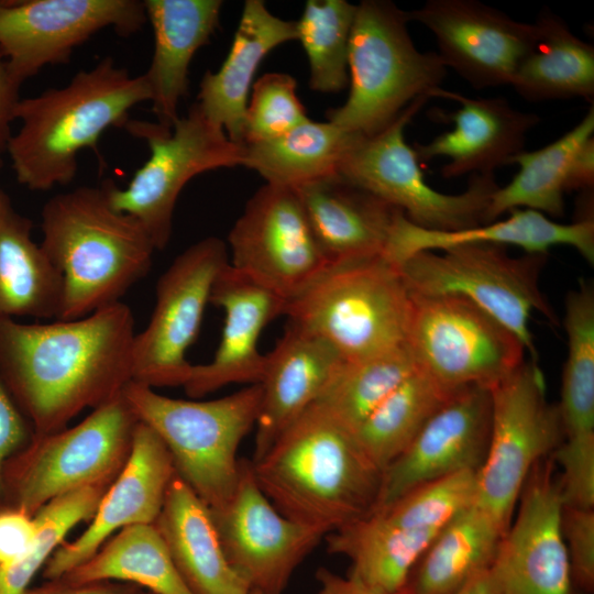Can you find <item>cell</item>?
<instances>
[{
    "mask_svg": "<svg viewBox=\"0 0 594 594\" xmlns=\"http://www.w3.org/2000/svg\"><path fill=\"white\" fill-rule=\"evenodd\" d=\"M135 334L122 301L48 323L0 316V378L34 433L55 432L132 381Z\"/></svg>",
    "mask_w": 594,
    "mask_h": 594,
    "instance_id": "obj_1",
    "label": "cell"
},
{
    "mask_svg": "<svg viewBox=\"0 0 594 594\" xmlns=\"http://www.w3.org/2000/svg\"><path fill=\"white\" fill-rule=\"evenodd\" d=\"M407 344L359 361H344L319 403L355 432L364 419L416 369Z\"/></svg>",
    "mask_w": 594,
    "mask_h": 594,
    "instance_id": "obj_39",
    "label": "cell"
},
{
    "mask_svg": "<svg viewBox=\"0 0 594 594\" xmlns=\"http://www.w3.org/2000/svg\"><path fill=\"white\" fill-rule=\"evenodd\" d=\"M229 264L286 304L329 267L295 189L265 184L229 232Z\"/></svg>",
    "mask_w": 594,
    "mask_h": 594,
    "instance_id": "obj_15",
    "label": "cell"
},
{
    "mask_svg": "<svg viewBox=\"0 0 594 594\" xmlns=\"http://www.w3.org/2000/svg\"><path fill=\"white\" fill-rule=\"evenodd\" d=\"M431 97L460 103L457 111L446 114L454 127L413 148L419 163L448 158L441 168L446 178L494 173L524 150L528 132L540 121L537 114L516 109L503 97L471 98L443 88L436 89Z\"/></svg>",
    "mask_w": 594,
    "mask_h": 594,
    "instance_id": "obj_24",
    "label": "cell"
},
{
    "mask_svg": "<svg viewBox=\"0 0 594 594\" xmlns=\"http://www.w3.org/2000/svg\"><path fill=\"white\" fill-rule=\"evenodd\" d=\"M37 531L34 516L12 508H0V565L14 562L31 548Z\"/></svg>",
    "mask_w": 594,
    "mask_h": 594,
    "instance_id": "obj_47",
    "label": "cell"
},
{
    "mask_svg": "<svg viewBox=\"0 0 594 594\" xmlns=\"http://www.w3.org/2000/svg\"><path fill=\"white\" fill-rule=\"evenodd\" d=\"M175 473L162 440L139 421L130 457L100 499L90 525L75 540L63 542L55 550L43 568V578H61L92 557L125 527L153 525Z\"/></svg>",
    "mask_w": 594,
    "mask_h": 594,
    "instance_id": "obj_21",
    "label": "cell"
},
{
    "mask_svg": "<svg viewBox=\"0 0 594 594\" xmlns=\"http://www.w3.org/2000/svg\"><path fill=\"white\" fill-rule=\"evenodd\" d=\"M504 534L474 503L438 531L399 594H457L492 565Z\"/></svg>",
    "mask_w": 594,
    "mask_h": 594,
    "instance_id": "obj_32",
    "label": "cell"
},
{
    "mask_svg": "<svg viewBox=\"0 0 594 594\" xmlns=\"http://www.w3.org/2000/svg\"><path fill=\"white\" fill-rule=\"evenodd\" d=\"M110 485L82 487L44 505L34 515L37 531L29 551L14 562L0 565V594H23L66 535L79 522L91 519Z\"/></svg>",
    "mask_w": 594,
    "mask_h": 594,
    "instance_id": "obj_41",
    "label": "cell"
},
{
    "mask_svg": "<svg viewBox=\"0 0 594 594\" xmlns=\"http://www.w3.org/2000/svg\"><path fill=\"white\" fill-rule=\"evenodd\" d=\"M594 136L593 106L582 120L550 144L536 151H521L508 164L518 166L514 178L493 193L485 223L514 209H531L547 217L564 213V195L572 161L579 147Z\"/></svg>",
    "mask_w": 594,
    "mask_h": 594,
    "instance_id": "obj_34",
    "label": "cell"
},
{
    "mask_svg": "<svg viewBox=\"0 0 594 594\" xmlns=\"http://www.w3.org/2000/svg\"><path fill=\"white\" fill-rule=\"evenodd\" d=\"M139 588L141 587L135 584L118 581L70 583L57 578L29 587L23 594H135Z\"/></svg>",
    "mask_w": 594,
    "mask_h": 594,
    "instance_id": "obj_49",
    "label": "cell"
},
{
    "mask_svg": "<svg viewBox=\"0 0 594 594\" xmlns=\"http://www.w3.org/2000/svg\"><path fill=\"white\" fill-rule=\"evenodd\" d=\"M568 337L561 400L564 438L594 436V289L582 282L564 302Z\"/></svg>",
    "mask_w": 594,
    "mask_h": 594,
    "instance_id": "obj_38",
    "label": "cell"
},
{
    "mask_svg": "<svg viewBox=\"0 0 594 594\" xmlns=\"http://www.w3.org/2000/svg\"><path fill=\"white\" fill-rule=\"evenodd\" d=\"M20 84L11 74L7 61L0 51V169L4 164L11 140V124L16 120V107L20 101Z\"/></svg>",
    "mask_w": 594,
    "mask_h": 594,
    "instance_id": "obj_48",
    "label": "cell"
},
{
    "mask_svg": "<svg viewBox=\"0 0 594 594\" xmlns=\"http://www.w3.org/2000/svg\"><path fill=\"white\" fill-rule=\"evenodd\" d=\"M135 594H154V593H152V592H150V591H146V590H143V588H139V590L135 592Z\"/></svg>",
    "mask_w": 594,
    "mask_h": 594,
    "instance_id": "obj_53",
    "label": "cell"
},
{
    "mask_svg": "<svg viewBox=\"0 0 594 594\" xmlns=\"http://www.w3.org/2000/svg\"><path fill=\"white\" fill-rule=\"evenodd\" d=\"M356 4L345 0H308L298 21L299 41L310 66L309 86L336 94L349 85V43Z\"/></svg>",
    "mask_w": 594,
    "mask_h": 594,
    "instance_id": "obj_40",
    "label": "cell"
},
{
    "mask_svg": "<svg viewBox=\"0 0 594 594\" xmlns=\"http://www.w3.org/2000/svg\"><path fill=\"white\" fill-rule=\"evenodd\" d=\"M289 74L266 73L253 82L245 117L243 145L272 140L310 120Z\"/></svg>",
    "mask_w": 594,
    "mask_h": 594,
    "instance_id": "obj_43",
    "label": "cell"
},
{
    "mask_svg": "<svg viewBox=\"0 0 594 594\" xmlns=\"http://www.w3.org/2000/svg\"><path fill=\"white\" fill-rule=\"evenodd\" d=\"M516 507L492 563L499 594H572L563 502L551 460L532 469Z\"/></svg>",
    "mask_w": 594,
    "mask_h": 594,
    "instance_id": "obj_18",
    "label": "cell"
},
{
    "mask_svg": "<svg viewBox=\"0 0 594 594\" xmlns=\"http://www.w3.org/2000/svg\"><path fill=\"white\" fill-rule=\"evenodd\" d=\"M32 227L0 190V316L58 319L62 276L33 240Z\"/></svg>",
    "mask_w": 594,
    "mask_h": 594,
    "instance_id": "obj_30",
    "label": "cell"
},
{
    "mask_svg": "<svg viewBox=\"0 0 594 594\" xmlns=\"http://www.w3.org/2000/svg\"><path fill=\"white\" fill-rule=\"evenodd\" d=\"M411 309L398 266L377 256L330 266L284 315L345 361H359L406 345Z\"/></svg>",
    "mask_w": 594,
    "mask_h": 594,
    "instance_id": "obj_7",
    "label": "cell"
},
{
    "mask_svg": "<svg viewBox=\"0 0 594 594\" xmlns=\"http://www.w3.org/2000/svg\"><path fill=\"white\" fill-rule=\"evenodd\" d=\"M428 99L413 101L377 133L356 135L337 174L399 210L419 228L458 231L484 224L498 187L494 173L472 175L460 194L440 193L427 184L416 153L406 142L407 124Z\"/></svg>",
    "mask_w": 594,
    "mask_h": 594,
    "instance_id": "obj_9",
    "label": "cell"
},
{
    "mask_svg": "<svg viewBox=\"0 0 594 594\" xmlns=\"http://www.w3.org/2000/svg\"><path fill=\"white\" fill-rule=\"evenodd\" d=\"M251 463L257 485L279 513L324 535L373 510L383 474L354 432L319 402Z\"/></svg>",
    "mask_w": 594,
    "mask_h": 594,
    "instance_id": "obj_2",
    "label": "cell"
},
{
    "mask_svg": "<svg viewBox=\"0 0 594 594\" xmlns=\"http://www.w3.org/2000/svg\"><path fill=\"white\" fill-rule=\"evenodd\" d=\"M296 21L283 20L262 0H246L229 53L199 85L197 105L228 138L243 145L245 109L253 78L265 56L276 46L296 40Z\"/></svg>",
    "mask_w": 594,
    "mask_h": 594,
    "instance_id": "obj_27",
    "label": "cell"
},
{
    "mask_svg": "<svg viewBox=\"0 0 594 594\" xmlns=\"http://www.w3.org/2000/svg\"><path fill=\"white\" fill-rule=\"evenodd\" d=\"M457 594H499L492 565L474 576Z\"/></svg>",
    "mask_w": 594,
    "mask_h": 594,
    "instance_id": "obj_52",
    "label": "cell"
},
{
    "mask_svg": "<svg viewBox=\"0 0 594 594\" xmlns=\"http://www.w3.org/2000/svg\"><path fill=\"white\" fill-rule=\"evenodd\" d=\"M546 254L513 257L505 246L462 244L442 251H420L398 268L416 295H454L469 299L510 329L537 359L529 319L539 311L558 319L539 286Z\"/></svg>",
    "mask_w": 594,
    "mask_h": 594,
    "instance_id": "obj_11",
    "label": "cell"
},
{
    "mask_svg": "<svg viewBox=\"0 0 594 594\" xmlns=\"http://www.w3.org/2000/svg\"><path fill=\"white\" fill-rule=\"evenodd\" d=\"M454 392L417 367L355 430L361 448L383 472Z\"/></svg>",
    "mask_w": 594,
    "mask_h": 594,
    "instance_id": "obj_37",
    "label": "cell"
},
{
    "mask_svg": "<svg viewBox=\"0 0 594 594\" xmlns=\"http://www.w3.org/2000/svg\"><path fill=\"white\" fill-rule=\"evenodd\" d=\"M210 512L229 564L260 594H284L295 570L326 536L279 513L246 459L240 461L230 499Z\"/></svg>",
    "mask_w": 594,
    "mask_h": 594,
    "instance_id": "obj_16",
    "label": "cell"
},
{
    "mask_svg": "<svg viewBox=\"0 0 594 594\" xmlns=\"http://www.w3.org/2000/svg\"><path fill=\"white\" fill-rule=\"evenodd\" d=\"M344 361L327 341L288 322L275 348L265 354L251 461L261 459L282 432L319 400Z\"/></svg>",
    "mask_w": 594,
    "mask_h": 594,
    "instance_id": "obj_23",
    "label": "cell"
},
{
    "mask_svg": "<svg viewBox=\"0 0 594 594\" xmlns=\"http://www.w3.org/2000/svg\"><path fill=\"white\" fill-rule=\"evenodd\" d=\"M194 594H248L223 552L210 508L175 473L153 524Z\"/></svg>",
    "mask_w": 594,
    "mask_h": 594,
    "instance_id": "obj_29",
    "label": "cell"
},
{
    "mask_svg": "<svg viewBox=\"0 0 594 594\" xmlns=\"http://www.w3.org/2000/svg\"><path fill=\"white\" fill-rule=\"evenodd\" d=\"M210 304L220 307L224 321L220 343L208 363L193 364L183 386L188 396L198 398L230 384H258L265 354L258 349L264 328L284 315L286 302L228 263L218 275Z\"/></svg>",
    "mask_w": 594,
    "mask_h": 594,
    "instance_id": "obj_22",
    "label": "cell"
},
{
    "mask_svg": "<svg viewBox=\"0 0 594 594\" xmlns=\"http://www.w3.org/2000/svg\"><path fill=\"white\" fill-rule=\"evenodd\" d=\"M228 263L226 243L208 237L176 256L161 275L151 319L134 338L133 382L152 388L185 385L193 367L186 352L199 333L212 286Z\"/></svg>",
    "mask_w": 594,
    "mask_h": 594,
    "instance_id": "obj_14",
    "label": "cell"
},
{
    "mask_svg": "<svg viewBox=\"0 0 594 594\" xmlns=\"http://www.w3.org/2000/svg\"><path fill=\"white\" fill-rule=\"evenodd\" d=\"M138 424L122 391L74 427L34 433L4 463V507L34 516L58 496L110 485L130 457Z\"/></svg>",
    "mask_w": 594,
    "mask_h": 594,
    "instance_id": "obj_8",
    "label": "cell"
},
{
    "mask_svg": "<svg viewBox=\"0 0 594 594\" xmlns=\"http://www.w3.org/2000/svg\"><path fill=\"white\" fill-rule=\"evenodd\" d=\"M530 46L510 85L529 101L594 98V47L548 8L532 23Z\"/></svg>",
    "mask_w": 594,
    "mask_h": 594,
    "instance_id": "obj_31",
    "label": "cell"
},
{
    "mask_svg": "<svg viewBox=\"0 0 594 594\" xmlns=\"http://www.w3.org/2000/svg\"><path fill=\"white\" fill-rule=\"evenodd\" d=\"M248 594H260V593L256 592V591H252V590H251Z\"/></svg>",
    "mask_w": 594,
    "mask_h": 594,
    "instance_id": "obj_54",
    "label": "cell"
},
{
    "mask_svg": "<svg viewBox=\"0 0 594 594\" xmlns=\"http://www.w3.org/2000/svg\"><path fill=\"white\" fill-rule=\"evenodd\" d=\"M61 578L70 583H132L154 594H194L154 525L119 530L92 557Z\"/></svg>",
    "mask_w": 594,
    "mask_h": 594,
    "instance_id": "obj_36",
    "label": "cell"
},
{
    "mask_svg": "<svg viewBox=\"0 0 594 594\" xmlns=\"http://www.w3.org/2000/svg\"><path fill=\"white\" fill-rule=\"evenodd\" d=\"M146 22L140 0L0 1V51L23 84L47 65L68 63L96 33L111 28L130 36Z\"/></svg>",
    "mask_w": 594,
    "mask_h": 594,
    "instance_id": "obj_17",
    "label": "cell"
},
{
    "mask_svg": "<svg viewBox=\"0 0 594 594\" xmlns=\"http://www.w3.org/2000/svg\"><path fill=\"white\" fill-rule=\"evenodd\" d=\"M356 135L328 120H308L282 136L244 144L242 165L256 170L266 184L296 189L338 175Z\"/></svg>",
    "mask_w": 594,
    "mask_h": 594,
    "instance_id": "obj_35",
    "label": "cell"
},
{
    "mask_svg": "<svg viewBox=\"0 0 594 594\" xmlns=\"http://www.w3.org/2000/svg\"><path fill=\"white\" fill-rule=\"evenodd\" d=\"M437 534L403 528L371 512L323 539L331 554L350 561L349 574L375 588L399 593Z\"/></svg>",
    "mask_w": 594,
    "mask_h": 594,
    "instance_id": "obj_33",
    "label": "cell"
},
{
    "mask_svg": "<svg viewBox=\"0 0 594 594\" xmlns=\"http://www.w3.org/2000/svg\"><path fill=\"white\" fill-rule=\"evenodd\" d=\"M150 100L145 76H132L110 56L62 88L20 99L21 125L8 147L18 182L36 191L68 185L79 153L94 148L109 128H123L131 109Z\"/></svg>",
    "mask_w": 594,
    "mask_h": 594,
    "instance_id": "obj_3",
    "label": "cell"
},
{
    "mask_svg": "<svg viewBox=\"0 0 594 594\" xmlns=\"http://www.w3.org/2000/svg\"><path fill=\"white\" fill-rule=\"evenodd\" d=\"M408 15L433 34L446 67L476 89L510 85L532 40V23L477 0H428Z\"/></svg>",
    "mask_w": 594,
    "mask_h": 594,
    "instance_id": "obj_19",
    "label": "cell"
},
{
    "mask_svg": "<svg viewBox=\"0 0 594 594\" xmlns=\"http://www.w3.org/2000/svg\"><path fill=\"white\" fill-rule=\"evenodd\" d=\"M411 298L407 346L417 366L448 389H491L525 361L520 339L469 299L413 293Z\"/></svg>",
    "mask_w": 594,
    "mask_h": 594,
    "instance_id": "obj_13",
    "label": "cell"
},
{
    "mask_svg": "<svg viewBox=\"0 0 594 594\" xmlns=\"http://www.w3.org/2000/svg\"><path fill=\"white\" fill-rule=\"evenodd\" d=\"M594 185V136L586 140L576 151L571 164L568 191H590Z\"/></svg>",
    "mask_w": 594,
    "mask_h": 594,
    "instance_id": "obj_51",
    "label": "cell"
},
{
    "mask_svg": "<svg viewBox=\"0 0 594 594\" xmlns=\"http://www.w3.org/2000/svg\"><path fill=\"white\" fill-rule=\"evenodd\" d=\"M316 580L319 584L316 594H399L375 588L351 574L343 576L327 568L318 569Z\"/></svg>",
    "mask_w": 594,
    "mask_h": 594,
    "instance_id": "obj_50",
    "label": "cell"
},
{
    "mask_svg": "<svg viewBox=\"0 0 594 594\" xmlns=\"http://www.w3.org/2000/svg\"><path fill=\"white\" fill-rule=\"evenodd\" d=\"M123 129L146 142L150 157L124 188L112 180L102 186L111 206L135 218L155 249L163 250L170 240L176 201L186 184L199 174L242 165L243 145L232 142L197 102L172 128L130 118Z\"/></svg>",
    "mask_w": 594,
    "mask_h": 594,
    "instance_id": "obj_10",
    "label": "cell"
},
{
    "mask_svg": "<svg viewBox=\"0 0 594 594\" xmlns=\"http://www.w3.org/2000/svg\"><path fill=\"white\" fill-rule=\"evenodd\" d=\"M477 472L464 470L428 481L372 512L403 528L439 531L475 503Z\"/></svg>",
    "mask_w": 594,
    "mask_h": 594,
    "instance_id": "obj_42",
    "label": "cell"
},
{
    "mask_svg": "<svg viewBox=\"0 0 594 594\" xmlns=\"http://www.w3.org/2000/svg\"><path fill=\"white\" fill-rule=\"evenodd\" d=\"M561 529L572 578L586 590L594 584V508L564 506Z\"/></svg>",
    "mask_w": 594,
    "mask_h": 594,
    "instance_id": "obj_45",
    "label": "cell"
},
{
    "mask_svg": "<svg viewBox=\"0 0 594 594\" xmlns=\"http://www.w3.org/2000/svg\"><path fill=\"white\" fill-rule=\"evenodd\" d=\"M123 395L139 421L162 440L176 474L210 509L223 506L239 480L240 443L255 427L260 384L196 402L170 398L131 381Z\"/></svg>",
    "mask_w": 594,
    "mask_h": 594,
    "instance_id": "obj_6",
    "label": "cell"
},
{
    "mask_svg": "<svg viewBox=\"0 0 594 594\" xmlns=\"http://www.w3.org/2000/svg\"><path fill=\"white\" fill-rule=\"evenodd\" d=\"M295 190L330 266L383 256L403 213L339 175Z\"/></svg>",
    "mask_w": 594,
    "mask_h": 594,
    "instance_id": "obj_26",
    "label": "cell"
},
{
    "mask_svg": "<svg viewBox=\"0 0 594 594\" xmlns=\"http://www.w3.org/2000/svg\"><path fill=\"white\" fill-rule=\"evenodd\" d=\"M509 213L504 220L458 231L422 229L399 213L383 256L398 266L417 252L442 251L462 244L515 245L527 254H546L552 246L568 245L588 263H594L593 216L560 223L531 209H514Z\"/></svg>",
    "mask_w": 594,
    "mask_h": 594,
    "instance_id": "obj_25",
    "label": "cell"
},
{
    "mask_svg": "<svg viewBox=\"0 0 594 594\" xmlns=\"http://www.w3.org/2000/svg\"><path fill=\"white\" fill-rule=\"evenodd\" d=\"M408 11L384 0L356 4L349 43L350 91L327 111L341 130L372 135L420 97L441 88L447 67L437 52H420L408 32Z\"/></svg>",
    "mask_w": 594,
    "mask_h": 594,
    "instance_id": "obj_5",
    "label": "cell"
},
{
    "mask_svg": "<svg viewBox=\"0 0 594 594\" xmlns=\"http://www.w3.org/2000/svg\"><path fill=\"white\" fill-rule=\"evenodd\" d=\"M552 454L563 505L594 508V436L564 438Z\"/></svg>",
    "mask_w": 594,
    "mask_h": 594,
    "instance_id": "obj_44",
    "label": "cell"
},
{
    "mask_svg": "<svg viewBox=\"0 0 594 594\" xmlns=\"http://www.w3.org/2000/svg\"><path fill=\"white\" fill-rule=\"evenodd\" d=\"M154 36L153 56L143 74L156 122L172 128L178 103L188 91V70L196 52L219 24L220 0H144Z\"/></svg>",
    "mask_w": 594,
    "mask_h": 594,
    "instance_id": "obj_28",
    "label": "cell"
},
{
    "mask_svg": "<svg viewBox=\"0 0 594 594\" xmlns=\"http://www.w3.org/2000/svg\"><path fill=\"white\" fill-rule=\"evenodd\" d=\"M491 397L490 442L477 472L475 504L506 531L532 469L560 446L564 430L535 360L524 361L492 387Z\"/></svg>",
    "mask_w": 594,
    "mask_h": 594,
    "instance_id": "obj_12",
    "label": "cell"
},
{
    "mask_svg": "<svg viewBox=\"0 0 594 594\" xmlns=\"http://www.w3.org/2000/svg\"><path fill=\"white\" fill-rule=\"evenodd\" d=\"M41 218V246L63 280L59 320L121 301L151 268L156 249L150 235L111 206L102 184L56 194Z\"/></svg>",
    "mask_w": 594,
    "mask_h": 594,
    "instance_id": "obj_4",
    "label": "cell"
},
{
    "mask_svg": "<svg viewBox=\"0 0 594 594\" xmlns=\"http://www.w3.org/2000/svg\"><path fill=\"white\" fill-rule=\"evenodd\" d=\"M34 430L0 378V508L4 507V463L32 439Z\"/></svg>",
    "mask_w": 594,
    "mask_h": 594,
    "instance_id": "obj_46",
    "label": "cell"
},
{
    "mask_svg": "<svg viewBox=\"0 0 594 594\" xmlns=\"http://www.w3.org/2000/svg\"><path fill=\"white\" fill-rule=\"evenodd\" d=\"M491 422L490 388L471 385L455 391L385 468L373 510L428 481L479 470L487 452Z\"/></svg>",
    "mask_w": 594,
    "mask_h": 594,
    "instance_id": "obj_20",
    "label": "cell"
}]
</instances>
